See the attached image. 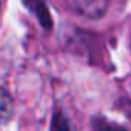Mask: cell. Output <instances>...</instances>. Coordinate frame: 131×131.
<instances>
[{"instance_id":"obj_1","label":"cell","mask_w":131,"mask_h":131,"mask_svg":"<svg viewBox=\"0 0 131 131\" xmlns=\"http://www.w3.org/2000/svg\"><path fill=\"white\" fill-rule=\"evenodd\" d=\"M65 2L76 14L91 20H97L108 13L113 0H65Z\"/></svg>"},{"instance_id":"obj_2","label":"cell","mask_w":131,"mask_h":131,"mask_svg":"<svg viewBox=\"0 0 131 131\" xmlns=\"http://www.w3.org/2000/svg\"><path fill=\"white\" fill-rule=\"evenodd\" d=\"M93 126H94V131H128L123 126H119L116 123H110L103 119H94Z\"/></svg>"},{"instance_id":"obj_3","label":"cell","mask_w":131,"mask_h":131,"mask_svg":"<svg viewBox=\"0 0 131 131\" xmlns=\"http://www.w3.org/2000/svg\"><path fill=\"white\" fill-rule=\"evenodd\" d=\"M11 99H9V94H8V91L6 90H3L2 91V117H3V120L6 122L8 120V117H9V111H11Z\"/></svg>"},{"instance_id":"obj_4","label":"cell","mask_w":131,"mask_h":131,"mask_svg":"<svg viewBox=\"0 0 131 131\" xmlns=\"http://www.w3.org/2000/svg\"><path fill=\"white\" fill-rule=\"evenodd\" d=\"M52 129L54 131H70L68 122L62 114H56L54 116V122H52Z\"/></svg>"}]
</instances>
